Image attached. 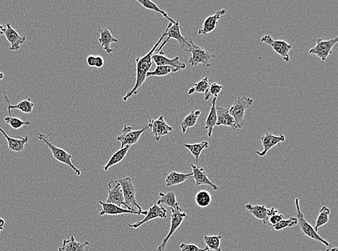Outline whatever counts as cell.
Instances as JSON below:
<instances>
[{
	"mask_svg": "<svg viewBox=\"0 0 338 251\" xmlns=\"http://www.w3.org/2000/svg\"><path fill=\"white\" fill-rule=\"evenodd\" d=\"M169 27H170V25L168 24L166 30L162 34L160 39H159L158 42L156 43L153 48L151 49L147 55H144L142 57H137V59H136V64H137V70H136L137 79H136V83L134 84V86L133 87L132 89L130 91H128L126 96L123 98V101H126L131 96H134V95H137L139 88L142 87L143 83L145 82L146 79H147V74L149 72V70H150V68L152 66V55H154V52L157 50L159 46L162 43L164 38L167 37V33Z\"/></svg>",
	"mask_w": 338,
	"mask_h": 251,
	"instance_id": "cell-1",
	"label": "cell"
},
{
	"mask_svg": "<svg viewBox=\"0 0 338 251\" xmlns=\"http://www.w3.org/2000/svg\"><path fill=\"white\" fill-rule=\"evenodd\" d=\"M188 42L190 44L188 52L191 54L189 59L190 65L193 67L201 65L203 68H210L212 65L213 60L216 58V56L205 50L200 46L196 45L191 39H188Z\"/></svg>",
	"mask_w": 338,
	"mask_h": 251,
	"instance_id": "cell-2",
	"label": "cell"
},
{
	"mask_svg": "<svg viewBox=\"0 0 338 251\" xmlns=\"http://www.w3.org/2000/svg\"><path fill=\"white\" fill-rule=\"evenodd\" d=\"M254 100L252 98H247L246 96L237 98L234 101V104L229 108V112L235 121V126L234 131L237 129H242L245 124V111L253 104Z\"/></svg>",
	"mask_w": 338,
	"mask_h": 251,
	"instance_id": "cell-3",
	"label": "cell"
},
{
	"mask_svg": "<svg viewBox=\"0 0 338 251\" xmlns=\"http://www.w3.org/2000/svg\"><path fill=\"white\" fill-rule=\"evenodd\" d=\"M37 136L38 139H39V140L45 143L47 147L50 149L51 152H52V155H53L54 158L56 160L58 161V162H61V163L65 164V165L69 166L72 170H73L74 171H75V173H76L77 175H78V176L81 175V170L77 169V167L73 165V163H72V156L71 154H69L68 152H66L65 150L61 149V148L56 147L53 144L49 142V141H48L47 136L44 135V134H38Z\"/></svg>",
	"mask_w": 338,
	"mask_h": 251,
	"instance_id": "cell-4",
	"label": "cell"
},
{
	"mask_svg": "<svg viewBox=\"0 0 338 251\" xmlns=\"http://www.w3.org/2000/svg\"><path fill=\"white\" fill-rule=\"evenodd\" d=\"M295 205H296L297 220H298V224L301 229L303 234L306 235V237L309 238L314 239V240L318 241L321 242L323 245H325L326 247H329L330 244L326 239H323L322 237L318 234L316 231L314 230V227L307 222L304 217V214L301 212V208L299 206V199L298 198L295 200Z\"/></svg>",
	"mask_w": 338,
	"mask_h": 251,
	"instance_id": "cell-5",
	"label": "cell"
},
{
	"mask_svg": "<svg viewBox=\"0 0 338 251\" xmlns=\"http://www.w3.org/2000/svg\"><path fill=\"white\" fill-rule=\"evenodd\" d=\"M171 226L168 234L162 240L161 245L157 247V251H165L167 242L171 238L172 236L179 229L183 224L185 218L187 217V214L180 208V204L177 205L175 207L171 208Z\"/></svg>",
	"mask_w": 338,
	"mask_h": 251,
	"instance_id": "cell-6",
	"label": "cell"
},
{
	"mask_svg": "<svg viewBox=\"0 0 338 251\" xmlns=\"http://www.w3.org/2000/svg\"><path fill=\"white\" fill-rule=\"evenodd\" d=\"M116 181L121 185L125 203L134 211H136V208H137L138 211H143V208L138 204L137 198H136V188L131 178L126 177V178L119 179Z\"/></svg>",
	"mask_w": 338,
	"mask_h": 251,
	"instance_id": "cell-7",
	"label": "cell"
},
{
	"mask_svg": "<svg viewBox=\"0 0 338 251\" xmlns=\"http://www.w3.org/2000/svg\"><path fill=\"white\" fill-rule=\"evenodd\" d=\"M316 45L308 51L310 55H316L322 63H324L328 56L332 53V49L337 44L338 38L324 40L322 39H316Z\"/></svg>",
	"mask_w": 338,
	"mask_h": 251,
	"instance_id": "cell-8",
	"label": "cell"
},
{
	"mask_svg": "<svg viewBox=\"0 0 338 251\" xmlns=\"http://www.w3.org/2000/svg\"><path fill=\"white\" fill-rule=\"evenodd\" d=\"M169 25H170V27H169L167 33V38L159 46V52H162V49L166 45L170 39H174L180 44L182 50L185 51V52H188L190 47L189 42H188V39H185L182 36L181 32H180L181 27L179 24V20H177L175 24H172V23H170Z\"/></svg>",
	"mask_w": 338,
	"mask_h": 251,
	"instance_id": "cell-9",
	"label": "cell"
},
{
	"mask_svg": "<svg viewBox=\"0 0 338 251\" xmlns=\"http://www.w3.org/2000/svg\"><path fill=\"white\" fill-rule=\"evenodd\" d=\"M147 129H148V128H147V126H145L142 129L134 131L132 127L125 124L124 129H122V133H121V135L116 138V140L121 143V149L126 147H130L131 146L137 144L141 136L144 134V131Z\"/></svg>",
	"mask_w": 338,
	"mask_h": 251,
	"instance_id": "cell-10",
	"label": "cell"
},
{
	"mask_svg": "<svg viewBox=\"0 0 338 251\" xmlns=\"http://www.w3.org/2000/svg\"><path fill=\"white\" fill-rule=\"evenodd\" d=\"M261 42L270 45L276 53L283 57L285 62L288 63L290 62L289 52L293 48L291 44L284 40H274L270 35L264 36L261 39Z\"/></svg>",
	"mask_w": 338,
	"mask_h": 251,
	"instance_id": "cell-11",
	"label": "cell"
},
{
	"mask_svg": "<svg viewBox=\"0 0 338 251\" xmlns=\"http://www.w3.org/2000/svg\"><path fill=\"white\" fill-rule=\"evenodd\" d=\"M108 187H109V190H108V198L105 202L111 203V204L116 205L121 208L124 206L126 209L134 211L125 203L122 189L119 183H117L116 180H111L108 183Z\"/></svg>",
	"mask_w": 338,
	"mask_h": 251,
	"instance_id": "cell-12",
	"label": "cell"
},
{
	"mask_svg": "<svg viewBox=\"0 0 338 251\" xmlns=\"http://www.w3.org/2000/svg\"><path fill=\"white\" fill-rule=\"evenodd\" d=\"M147 128L151 130L157 142H159L163 136L168 135L173 131L172 127L167 124L163 116H160L156 119H149Z\"/></svg>",
	"mask_w": 338,
	"mask_h": 251,
	"instance_id": "cell-13",
	"label": "cell"
},
{
	"mask_svg": "<svg viewBox=\"0 0 338 251\" xmlns=\"http://www.w3.org/2000/svg\"><path fill=\"white\" fill-rule=\"evenodd\" d=\"M167 211L166 208H165L162 206L160 205L156 204L153 205V206H151L149 207L148 211H147V214L145 215V217L144 219L141 220L140 221H138L137 223H134V224H127L128 226L131 228H134V229H137V228L140 227L141 226H142L143 224H146V223L149 222L151 220H153V219H157V218H160V219H166L167 218Z\"/></svg>",
	"mask_w": 338,
	"mask_h": 251,
	"instance_id": "cell-14",
	"label": "cell"
},
{
	"mask_svg": "<svg viewBox=\"0 0 338 251\" xmlns=\"http://www.w3.org/2000/svg\"><path fill=\"white\" fill-rule=\"evenodd\" d=\"M285 137L284 135H280L279 136H274L272 133L266 132L265 135L262 136L261 142L262 147H263V151L260 152V151H256V154H258L260 157H264L266 156L267 152L273 149V147H276L277 145L280 144V143L285 141Z\"/></svg>",
	"mask_w": 338,
	"mask_h": 251,
	"instance_id": "cell-15",
	"label": "cell"
},
{
	"mask_svg": "<svg viewBox=\"0 0 338 251\" xmlns=\"http://www.w3.org/2000/svg\"><path fill=\"white\" fill-rule=\"evenodd\" d=\"M99 203L103 207L102 211L100 212L101 216H104V215H122L124 214L144 215L145 216L147 214V211H131V210L119 207V206L111 204V203H106L105 201H99Z\"/></svg>",
	"mask_w": 338,
	"mask_h": 251,
	"instance_id": "cell-16",
	"label": "cell"
},
{
	"mask_svg": "<svg viewBox=\"0 0 338 251\" xmlns=\"http://www.w3.org/2000/svg\"><path fill=\"white\" fill-rule=\"evenodd\" d=\"M5 36L8 39L9 43L11 44L10 50L17 52L21 49V46L26 42V38L21 37L16 29H13L10 24H6V30L5 32Z\"/></svg>",
	"mask_w": 338,
	"mask_h": 251,
	"instance_id": "cell-17",
	"label": "cell"
},
{
	"mask_svg": "<svg viewBox=\"0 0 338 251\" xmlns=\"http://www.w3.org/2000/svg\"><path fill=\"white\" fill-rule=\"evenodd\" d=\"M226 14V10L222 9L221 11H217L213 16H208L207 19L205 20L203 22V26L201 29L198 30L199 35L206 36L210 33L213 32L216 29L218 26L219 19L221 16Z\"/></svg>",
	"mask_w": 338,
	"mask_h": 251,
	"instance_id": "cell-18",
	"label": "cell"
},
{
	"mask_svg": "<svg viewBox=\"0 0 338 251\" xmlns=\"http://www.w3.org/2000/svg\"><path fill=\"white\" fill-rule=\"evenodd\" d=\"M152 59L157 66H171L180 70L186 68V65L180 61V57L178 56L173 59H169L165 57L164 52H160V55H152Z\"/></svg>",
	"mask_w": 338,
	"mask_h": 251,
	"instance_id": "cell-19",
	"label": "cell"
},
{
	"mask_svg": "<svg viewBox=\"0 0 338 251\" xmlns=\"http://www.w3.org/2000/svg\"><path fill=\"white\" fill-rule=\"evenodd\" d=\"M192 170H193V178H194L195 181L197 186H201V185H208L211 187L213 190L217 191L219 189L217 185L213 183L209 178H208L207 174L205 172L204 169L201 168L200 167H197L196 165H191Z\"/></svg>",
	"mask_w": 338,
	"mask_h": 251,
	"instance_id": "cell-20",
	"label": "cell"
},
{
	"mask_svg": "<svg viewBox=\"0 0 338 251\" xmlns=\"http://www.w3.org/2000/svg\"><path fill=\"white\" fill-rule=\"evenodd\" d=\"M0 133L5 136L8 141V149L14 152H22L24 150L25 146L29 142V136L24 137L11 138L6 134L4 130L0 128Z\"/></svg>",
	"mask_w": 338,
	"mask_h": 251,
	"instance_id": "cell-21",
	"label": "cell"
},
{
	"mask_svg": "<svg viewBox=\"0 0 338 251\" xmlns=\"http://www.w3.org/2000/svg\"><path fill=\"white\" fill-rule=\"evenodd\" d=\"M99 33L100 37L98 39V42H99L101 47H103V48L108 54H111V52H115L114 49H111V44L117 43L119 42V39L113 37L112 31L108 30L107 29H100Z\"/></svg>",
	"mask_w": 338,
	"mask_h": 251,
	"instance_id": "cell-22",
	"label": "cell"
},
{
	"mask_svg": "<svg viewBox=\"0 0 338 251\" xmlns=\"http://www.w3.org/2000/svg\"><path fill=\"white\" fill-rule=\"evenodd\" d=\"M216 114H217V122L216 126H226L231 128L234 131L235 126V121L229 112V108L216 107Z\"/></svg>",
	"mask_w": 338,
	"mask_h": 251,
	"instance_id": "cell-23",
	"label": "cell"
},
{
	"mask_svg": "<svg viewBox=\"0 0 338 251\" xmlns=\"http://www.w3.org/2000/svg\"><path fill=\"white\" fill-rule=\"evenodd\" d=\"M90 242L85 241V242H77L75 237L71 236L70 239H64L62 245L59 247V251H85L86 246L89 245Z\"/></svg>",
	"mask_w": 338,
	"mask_h": 251,
	"instance_id": "cell-24",
	"label": "cell"
},
{
	"mask_svg": "<svg viewBox=\"0 0 338 251\" xmlns=\"http://www.w3.org/2000/svg\"><path fill=\"white\" fill-rule=\"evenodd\" d=\"M216 101H217V97H214V99L211 101V109H210L209 114H208L207 119L206 120V124H205V129L208 131V138H211L212 136L213 131H214V127L216 126V122H217Z\"/></svg>",
	"mask_w": 338,
	"mask_h": 251,
	"instance_id": "cell-25",
	"label": "cell"
},
{
	"mask_svg": "<svg viewBox=\"0 0 338 251\" xmlns=\"http://www.w3.org/2000/svg\"><path fill=\"white\" fill-rule=\"evenodd\" d=\"M246 209L256 219L261 220L264 224H267V210L264 205H252L248 203L245 206Z\"/></svg>",
	"mask_w": 338,
	"mask_h": 251,
	"instance_id": "cell-26",
	"label": "cell"
},
{
	"mask_svg": "<svg viewBox=\"0 0 338 251\" xmlns=\"http://www.w3.org/2000/svg\"><path fill=\"white\" fill-rule=\"evenodd\" d=\"M191 177H193V173H179V172L172 171L167 175L165 179V183L167 187H173L184 183Z\"/></svg>",
	"mask_w": 338,
	"mask_h": 251,
	"instance_id": "cell-27",
	"label": "cell"
},
{
	"mask_svg": "<svg viewBox=\"0 0 338 251\" xmlns=\"http://www.w3.org/2000/svg\"><path fill=\"white\" fill-rule=\"evenodd\" d=\"M183 146L190 151V153L193 154V157L196 158L197 167H199V162H199L201 154L204 149H208V147H209V143L206 141H202V142L198 143V144H184Z\"/></svg>",
	"mask_w": 338,
	"mask_h": 251,
	"instance_id": "cell-28",
	"label": "cell"
},
{
	"mask_svg": "<svg viewBox=\"0 0 338 251\" xmlns=\"http://www.w3.org/2000/svg\"><path fill=\"white\" fill-rule=\"evenodd\" d=\"M129 149H130V147H129L122 148V149L121 148V149H119V151H117L116 153L113 154L109 161H108V163L106 164V165L103 166V170H104V171H108V170L113 167V166L119 164L121 161L124 160L126 154L129 152Z\"/></svg>",
	"mask_w": 338,
	"mask_h": 251,
	"instance_id": "cell-29",
	"label": "cell"
},
{
	"mask_svg": "<svg viewBox=\"0 0 338 251\" xmlns=\"http://www.w3.org/2000/svg\"><path fill=\"white\" fill-rule=\"evenodd\" d=\"M201 111L196 110L191 111L190 114L185 116V119L180 123L183 134H185L187 132V130L190 129V128H193L196 126L198 117L201 116Z\"/></svg>",
	"mask_w": 338,
	"mask_h": 251,
	"instance_id": "cell-30",
	"label": "cell"
},
{
	"mask_svg": "<svg viewBox=\"0 0 338 251\" xmlns=\"http://www.w3.org/2000/svg\"><path fill=\"white\" fill-rule=\"evenodd\" d=\"M34 106H35V104H34V103L32 102L31 98H27V99L21 101V102L18 103V104L16 105L8 104V112L11 113V110H13V109H19L20 111L26 113V114H31L33 110H34Z\"/></svg>",
	"mask_w": 338,
	"mask_h": 251,
	"instance_id": "cell-31",
	"label": "cell"
},
{
	"mask_svg": "<svg viewBox=\"0 0 338 251\" xmlns=\"http://www.w3.org/2000/svg\"><path fill=\"white\" fill-rule=\"evenodd\" d=\"M195 201L199 207L206 208L211 204L212 197L208 190H202L197 193Z\"/></svg>",
	"mask_w": 338,
	"mask_h": 251,
	"instance_id": "cell-32",
	"label": "cell"
},
{
	"mask_svg": "<svg viewBox=\"0 0 338 251\" xmlns=\"http://www.w3.org/2000/svg\"><path fill=\"white\" fill-rule=\"evenodd\" d=\"M160 199L157 201V204H165L170 208H174L179 204L177 201L176 194L175 192H168L167 193H160Z\"/></svg>",
	"mask_w": 338,
	"mask_h": 251,
	"instance_id": "cell-33",
	"label": "cell"
},
{
	"mask_svg": "<svg viewBox=\"0 0 338 251\" xmlns=\"http://www.w3.org/2000/svg\"><path fill=\"white\" fill-rule=\"evenodd\" d=\"M221 239V235H204L203 237V241L211 251H221L220 247Z\"/></svg>",
	"mask_w": 338,
	"mask_h": 251,
	"instance_id": "cell-34",
	"label": "cell"
},
{
	"mask_svg": "<svg viewBox=\"0 0 338 251\" xmlns=\"http://www.w3.org/2000/svg\"><path fill=\"white\" fill-rule=\"evenodd\" d=\"M329 214H330V210L326 206H322L319 211V214L318 215L317 219H316V224L314 227V230L316 232H318V229L319 227H323L327 224L329 221Z\"/></svg>",
	"mask_w": 338,
	"mask_h": 251,
	"instance_id": "cell-35",
	"label": "cell"
},
{
	"mask_svg": "<svg viewBox=\"0 0 338 251\" xmlns=\"http://www.w3.org/2000/svg\"><path fill=\"white\" fill-rule=\"evenodd\" d=\"M137 3H139V4L142 5L144 8L147 10H150V11H153L154 12L160 13L161 15L164 16L165 19L168 20L170 21V23H172V24H175V21L173 19H170L167 13H165V11H162L159 8V7L154 3L153 2L150 1V0H137Z\"/></svg>",
	"mask_w": 338,
	"mask_h": 251,
	"instance_id": "cell-36",
	"label": "cell"
},
{
	"mask_svg": "<svg viewBox=\"0 0 338 251\" xmlns=\"http://www.w3.org/2000/svg\"><path fill=\"white\" fill-rule=\"evenodd\" d=\"M179 70L180 69L171 66H157L154 71L147 73V78L151 76H166L169 74L177 73Z\"/></svg>",
	"mask_w": 338,
	"mask_h": 251,
	"instance_id": "cell-37",
	"label": "cell"
},
{
	"mask_svg": "<svg viewBox=\"0 0 338 251\" xmlns=\"http://www.w3.org/2000/svg\"><path fill=\"white\" fill-rule=\"evenodd\" d=\"M209 83H208V78H203L198 83H195L188 91V95H192L195 93H205L209 88Z\"/></svg>",
	"mask_w": 338,
	"mask_h": 251,
	"instance_id": "cell-38",
	"label": "cell"
},
{
	"mask_svg": "<svg viewBox=\"0 0 338 251\" xmlns=\"http://www.w3.org/2000/svg\"><path fill=\"white\" fill-rule=\"evenodd\" d=\"M296 225H298V220H297L296 218L290 217L289 219H283V220L279 221L278 223L272 226V227H273L274 230L281 231L283 229H286V228L294 227Z\"/></svg>",
	"mask_w": 338,
	"mask_h": 251,
	"instance_id": "cell-39",
	"label": "cell"
},
{
	"mask_svg": "<svg viewBox=\"0 0 338 251\" xmlns=\"http://www.w3.org/2000/svg\"><path fill=\"white\" fill-rule=\"evenodd\" d=\"M5 122L9 124L13 129H21L24 126H31V123L29 121H23L17 117H13L11 116H6L5 118Z\"/></svg>",
	"mask_w": 338,
	"mask_h": 251,
	"instance_id": "cell-40",
	"label": "cell"
},
{
	"mask_svg": "<svg viewBox=\"0 0 338 251\" xmlns=\"http://www.w3.org/2000/svg\"><path fill=\"white\" fill-rule=\"evenodd\" d=\"M223 90V86L218 83H214L209 86L207 91L205 93V100L208 101L211 96L217 97Z\"/></svg>",
	"mask_w": 338,
	"mask_h": 251,
	"instance_id": "cell-41",
	"label": "cell"
},
{
	"mask_svg": "<svg viewBox=\"0 0 338 251\" xmlns=\"http://www.w3.org/2000/svg\"><path fill=\"white\" fill-rule=\"evenodd\" d=\"M180 248L181 251H211L207 246L204 248H200L195 244L185 243V242L180 244Z\"/></svg>",
	"mask_w": 338,
	"mask_h": 251,
	"instance_id": "cell-42",
	"label": "cell"
},
{
	"mask_svg": "<svg viewBox=\"0 0 338 251\" xmlns=\"http://www.w3.org/2000/svg\"><path fill=\"white\" fill-rule=\"evenodd\" d=\"M283 219H284V216L283 215L277 214L269 217L268 219H267V223L270 225L273 226L275 224H277V223H278L279 221L283 220Z\"/></svg>",
	"mask_w": 338,
	"mask_h": 251,
	"instance_id": "cell-43",
	"label": "cell"
},
{
	"mask_svg": "<svg viewBox=\"0 0 338 251\" xmlns=\"http://www.w3.org/2000/svg\"><path fill=\"white\" fill-rule=\"evenodd\" d=\"M104 59L101 56H95V67L97 68H101L104 65Z\"/></svg>",
	"mask_w": 338,
	"mask_h": 251,
	"instance_id": "cell-44",
	"label": "cell"
},
{
	"mask_svg": "<svg viewBox=\"0 0 338 251\" xmlns=\"http://www.w3.org/2000/svg\"><path fill=\"white\" fill-rule=\"evenodd\" d=\"M95 56L94 55H89L87 58V64H88V66L90 67H95Z\"/></svg>",
	"mask_w": 338,
	"mask_h": 251,
	"instance_id": "cell-45",
	"label": "cell"
},
{
	"mask_svg": "<svg viewBox=\"0 0 338 251\" xmlns=\"http://www.w3.org/2000/svg\"><path fill=\"white\" fill-rule=\"evenodd\" d=\"M277 214H278V210L275 209V208H268V210H267V218L270 217V216Z\"/></svg>",
	"mask_w": 338,
	"mask_h": 251,
	"instance_id": "cell-46",
	"label": "cell"
},
{
	"mask_svg": "<svg viewBox=\"0 0 338 251\" xmlns=\"http://www.w3.org/2000/svg\"><path fill=\"white\" fill-rule=\"evenodd\" d=\"M5 225H6V220L3 218H0V229L3 231Z\"/></svg>",
	"mask_w": 338,
	"mask_h": 251,
	"instance_id": "cell-47",
	"label": "cell"
},
{
	"mask_svg": "<svg viewBox=\"0 0 338 251\" xmlns=\"http://www.w3.org/2000/svg\"><path fill=\"white\" fill-rule=\"evenodd\" d=\"M6 29L4 27L3 24L0 23V36L4 35L5 32H6Z\"/></svg>",
	"mask_w": 338,
	"mask_h": 251,
	"instance_id": "cell-48",
	"label": "cell"
},
{
	"mask_svg": "<svg viewBox=\"0 0 338 251\" xmlns=\"http://www.w3.org/2000/svg\"><path fill=\"white\" fill-rule=\"evenodd\" d=\"M5 78L4 73H3V72H0V80H3V78Z\"/></svg>",
	"mask_w": 338,
	"mask_h": 251,
	"instance_id": "cell-49",
	"label": "cell"
},
{
	"mask_svg": "<svg viewBox=\"0 0 338 251\" xmlns=\"http://www.w3.org/2000/svg\"><path fill=\"white\" fill-rule=\"evenodd\" d=\"M332 251H337V247H334V248L332 249Z\"/></svg>",
	"mask_w": 338,
	"mask_h": 251,
	"instance_id": "cell-50",
	"label": "cell"
},
{
	"mask_svg": "<svg viewBox=\"0 0 338 251\" xmlns=\"http://www.w3.org/2000/svg\"><path fill=\"white\" fill-rule=\"evenodd\" d=\"M318 251H329V248H326V249H324V250H318Z\"/></svg>",
	"mask_w": 338,
	"mask_h": 251,
	"instance_id": "cell-51",
	"label": "cell"
},
{
	"mask_svg": "<svg viewBox=\"0 0 338 251\" xmlns=\"http://www.w3.org/2000/svg\"><path fill=\"white\" fill-rule=\"evenodd\" d=\"M2 233H3V231H2L1 229H0V234H2Z\"/></svg>",
	"mask_w": 338,
	"mask_h": 251,
	"instance_id": "cell-52",
	"label": "cell"
}]
</instances>
